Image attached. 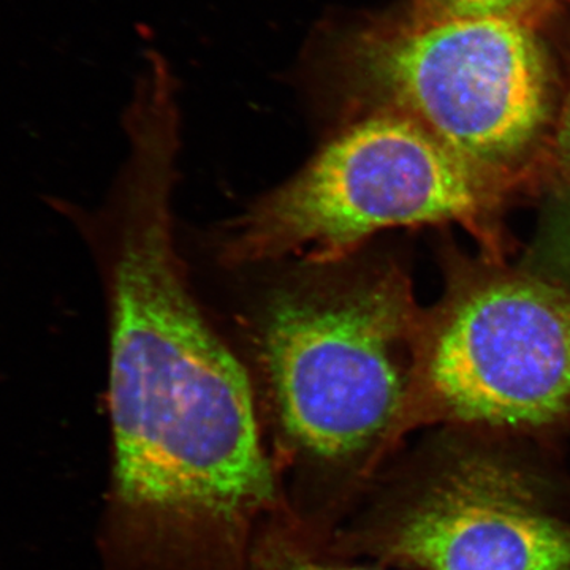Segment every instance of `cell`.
Masks as SVG:
<instances>
[{"mask_svg": "<svg viewBox=\"0 0 570 570\" xmlns=\"http://www.w3.org/2000/svg\"><path fill=\"white\" fill-rule=\"evenodd\" d=\"M176 140L159 127L132 135L112 258L111 539L140 570H250L275 478L245 367L176 254Z\"/></svg>", "mask_w": 570, "mask_h": 570, "instance_id": "6da1fadb", "label": "cell"}, {"mask_svg": "<svg viewBox=\"0 0 570 570\" xmlns=\"http://www.w3.org/2000/svg\"><path fill=\"white\" fill-rule=\"evenodd\" d=\"M480 171L406 116L379 111L346 127L238 220L230 265L299 257L335 264L387 228L472 219Z\"/></svg>", "mask_w": 570, "mask_h": 570, "instance_id": "277c9868", "label": "cell"}, {"mask_svg": "<svg viewBox=\"0 0 570 570\" xmlns=\"http://www.w3.org/2000/svg\"><path fill=\"white\" fill-rule=\"evenodd\" d=\"M419 377L442 415L469 425L570 419L569 296L521 276L468 288L428 336Z\"/></svg>", "mask_w": 570, "mask_h": 570, "instance_id": "5b68a950", "label": "cell"}, {"mask_svg": "<svg viewBox=\"0 0 570 570\" xmlns=\"http://www.w3.org/2000/svg\"><path fill=\"white\" fill-rule=\"evenodd\" d=\"M415 317L395 273L316 277L265 307L258 356L281 438L305 464L354 469L403 417Z\"/></svg>", "mask_w": 570, "mask_h": 570, "instance_id": "7a4b0ae2", "label": "cell"}, {"mask_svg": "<svg viewBox=\"0 0 570 570\" xmlns=\"http://www.w3.org/2000/svg\"><path fill=\"white\" fill-rule=\"evenodd\" d=\"M551 0H412L409 18L417 21L512 20L534 26Z\"/></svg>", "mask_w": 570, "mask_h": 570, "instance_id": "52a82bcc", "label": "cell"}, {"mask_svg": "<svg viewBox=\"0 0 570 570\" xmlns=\"http://www.w3.org/2000/svg\"><path fill=\"white\" fill-rule=\"evenodd\" d=\"M321 62L336 91L406 116L479 171L520 159L551 115L549 56L527 22L407 17L341 37Z\"/></svg>", "mask_w": 570, "mask_h": 570, "instance_id": "3957f363", "label": "cell"}, {"mask_svg": "<svg viewBox=\"0 0 570 570\" xmlns=\"http://www.w3.org/2000/svg\"><path fill=\"white\" fill-rule=\"evenodd\" d=\"M554 153H557L558 163L570 175V92L562 104L560 118H558Z\"/></svg>", "mask_w": 570, "mask_h": 570, "instance_id": "9c48e42d", "label": "cell"}, {"mask_svg": "<svg viewBox=\"0 0 570 570\" xmlns=\"http://www.w3.org/2000/svg\"><path fill=\"white\" fill-rule=\"evenodd\" d=\"M250 570H373L328 564L309 557L296 543L277 534H265L253 547Z\"/></svg>", "mask_w": 570, "mask_h": 570, "instance_id": "ba28073f", "label": "cell"}, {"mask_svg": "<svg viewBox=\"0 0 570 570\" xmlns=\"http://www.w3.org/2000/svg\"><path fill=\"white\" fill-rule=\"evenodd\" d=\"M370 547L411 570H570V521L535 469L461 452L390 502Z\"/></svg>", "mask_w": 570, "mask_h": 570, "instance_id": "8992f818", "label": "cell"}]
</instances>
